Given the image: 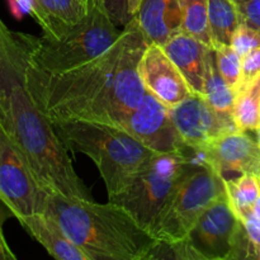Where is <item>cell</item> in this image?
<instances>
[{
  "label": "cell",
  "instance_id": "6da1fadb",
  "mask_svg": "<svg viewBox=\"0 0 260 260\" xmlns=\"http://www.w3.org/2000/svg\"><path fill=\"white\" fill-rule=\"evenodd\" d=\"M22 37L25 86L52 123L89 121L122 128L146 91L139 63L150 42L136 17L124 25L121 37L108 51L65 73H45L30 65L25 33Z\"/></svg>",
  "mask_w": 260,
  "mask_h": 260
},
{
  "label": "cell",
  "instance_id": "7a4b0ae2",
  "mask_svg": "<svg viewBox=\"0 0 260 260\" xmlns=\"http://www.w3.org/2000/svg\"><path fill=\"white\" fill-rule=\"evenodd\" d=\"M5 32L8 68L0 124L27 160L43 190L66 198L91 200L89 189L74 170L68 149L55 126L28 93L22 32L9 28Z\"/></svg>",
  "mask_w": 260,
  "mask_h": 260
},
{
  "label": "cell",
  "instance_id": "3957f363",
  "mask_svg": "<svg viewBox=\"0 0 260 260\" xmlns=\"http://www.w3.org/2000/svg\"><path fill=\"white\" fill-rule=\"evenodd\" d=\"M90 260H146L156 239L113 202L48 193L46 211Z\"/></svg>",
  "mask_w": 260,
  "mask_h": 260
},
{
  "label": "cell",
  "instance_id": "277c9868",
  "mask_svg": "<svg viewBox=\"0 0 260 260\" xmlns=\"http://www.w3.org/2000/svg\"><path fill=\"white\" fill-rule=\"evenodd\" d=\"M53 126L66 149L93 160L106 184L108 198L123 192L140 168L156 154L126 129L112 124L66 121Z\"/></svg>",
  "mask_w": 260,
  "mask_h": 260
},
{
  "label": "cell",
  "instance_id": "5b68a950",
  "mask_svg": "<svg viewBox=\"0 0 260 260\" xmlns=\"http://www.w3.org/2000/svg\"><path fill=\"white\" fill-rule=\"evenodd\" d=\"M117 27L106 10L90 0L85 18L56 40L25 33L28 61L45 73H65L108 51L121 37L123 28Z\"/></svg>",
  "mask_w": 260,
  "mask_h": 260
},
{
  "label": "cell",
  "instance_id": "8992f818",
  "mask_svg": "<svg viewBox=\"0 0 260 260\" xmlns=\"http://www.w3.org/2000/svg\"><path fill=\"white\" fill-rule=\"evenodd\" d=\"M192 170L180 150L156 152L140 168L123 192L109 198V202L123 207L151 234L160 211Z\"/></svg>",
  "mask_w": 260,
  "mask_h": 260
},
{
  "label": "cell",
  "instance_id": "52a82bcc",
  "mask_svg": "<svg viewBox=\"0 0 260 260\" xmlns=\"http://www.w3.org/2000/svg\"><path fill=\"white\" fill-rule=\"evenodd\" d=\"M223 196L225 183L218 173L212 169L192 170L160 211L151 235L161 241L183 240L203 212Z\"/></svg>",
  "mask_w": 260,
  "mask_h": 260
},
{
  "label": "cell",
  "instance_id": "ba28073f",
  "mask_svg": "<svg viewBox=\"0 0 260 260\" xmlns=\"http://www.w3.org/2000/svg\"><path fill=\"white\" fill-rule=\"evenodd\" d=\"M48 193L0 124V201L18 221L46 211Z\"/></svg>",
  "mask_w": 260,
  "mask_h": 260
},
{
  "label": "cell",
  "instance_id": "9c48e42d",
  "mask_svg": "<svg viewBox=\"0 0 260 260\" xmlns=\"http://www.w3.org/2000/svg\"><path fill=\"white\" fill-rule=\"evenodd\" d=\"M241 229L243 223L223 196L203 212L185 239L201 260H230Z\"/></svg>",
  "mask_w": 260,
  "mask_h": 260
},
{
  "label": "cell",
  "instance_id": "30bf717a",
  "mask_svg": "<svg viewBox=\"0 0 260 260\" xmlns=\"http://www.w3.org/2000/svg\"><path fill=\"white\" fill-rule=\"evenodd\" d=\"M122 128L155 152L179 151L184 146L179 132L173 123L169 107L149 90L145 91Z\"/></svg>",
  "mask_w": 260,
  "mask_h": 260
},
{
  "label": "cell",
  "instance_id": "8fae6325",
  "mask_svg": "<svg viewBox=\"0 0 260 260\" xmlns=\"http://www.w3.org/2000/svg\"><path fill=\"white\" fill-rule=\"evenodd\" d=\"M169 111L183 142L190 146H206L221 135L240 131L221 118L201 94L192 93Z\"/></svg>",
  "mask_w": 260,
  "mask_h": 260
},
{
  "label": "cell",
  "instance_id": "7c38bea8",
  "mask_svg": "<svg viewBox=\"0 0 260 260\" xmlns=\"http://www.w3.org/2000/svg\"><path fill=\"white\" fill-rule=\"evenodd\" d=\"M139 73L146 90L169 108L193 93L179 69L157 43H149L145 48L139 63Z\"/></svg>",
  "mask_w": 260,
  "mask_h": 260
},
{
  "label": "cell",
  "instance_id": "4fadbf2b",
  "mask_svg": "<svg viewBox=\"0 0 260 260\" xmlns=\"http://www.w3.org/2000/svg\"><path fill=\"white\" fill-rule=\"evenodd\" d=\"M212 169L223 179L231 175L260 174V147L244 131L229 132L206 145Z\"/></svg>",
  "mask_w": 260,
  "mask_h": 260
},
{
  "label": "cell",
  "instance_id": "5bb4252c",
  "mask_svg": "<svg viewBox=\"0 0 260 260\" xmlns=\"http://www.w3.org/2000/svg\"><path fill=\"white\" fill-rule=\"evenodd\" d=\"M161 47L183 74L190 90L203 95L208 56L212 47L184 30L172 36Z\"/></svg>",
  "mask_w": 260,
  "mask_h": 260
},
{
  "label": "cell",
  "instance_id": "9a60e30c",
  "mask_svg": "<svg viewBox=\"0 0 260 260\" xmlns=\"http://www.w3.org/2000/svg\"><path fill=\"white\" fill-rule=\"evenodd\" d=\"M135 17L150 43L162 46L182 30L179 0H141Z\"/></svg>",
  "mask_w": 260,
  "mask_h": 260
},
{
  "label": "cell",
  "instance_id": "2e32d148",
  "mask_svg": "<svg viewBox=\"0 0 260 260\" xmlns=\"http://www.w3.org/2000/svg\"><path fill=\"white\" fill-rule=\"evenodd\" d=\"M19 222L53 258L58 260H90L88 254L66 235L56 218L47 212L36 213Z\"/></svg>",
  "mask_w": 260,
  "mask_h": 260
},
{
  "label": "cell",
  "instance_id": "e0dca14e",
  "mask_svg": "<svg viewBox=\"0 0 260 260\" xmlns=\"http://www.w3.org/2000/svg\"><path fill=\"white\" fill-rule=\"evenodd\" d=\"M42 10L43 37L56 40L88 14L90 0H38Z\"/></svg>",
  "mask_w": 260,
  "mask_h": 260
},
{
  "label": "cell",
  "instance_id": "ac0fdd59",
  "mask_svg": "<svg viewBox=\"0 0 260 260\" xmlns=\"http://www.w3.org/2000/svg\"><path fill=\"white\" fill-rule=\"evenodd\" d=\"M203 96L210 103V106L217 112L221 118L235 124V121H234V104H235L236 93L229 86V84L226 83L225 79L222 78V75L218 71L213 48L211 51L210 56H208Z\"/></svg>",
  "mask_w": 260,
  "mask_h": 260
},
{
  "label": "cell",
  "instance_id": "d6986e66",
  "mask_svg": "<svg viewBox=\"0 0 260 260\" xmlns=\"http://www.w3.org/2000/svg\"><path fill=\"white\" fill-rule=\"evenodd\" d=\"M240 23L234 0H208V30L212 47L230 45L231 37Z\"/></svg>",
  "mask_w": 260,
  "mask_h": 260
},
{
  "label": "cell",
  "instance_id": "ffe728a7",
  "mask_svg": "<svg viewBox=\"0 0 260 260\" xmlns=\"http://www.w3.org/2000/svg\"><path fill=\"white\" fill-rule=\"evenodd\" d=\"M234 121L240 131L260 128V76L236 94Z\"/></svg>",
  "mask_w": 260,
  "mask_h": 260
},
{
  "label": "cell",
  "instance_id": "44dd1931",
  "mask_svg": "<svg viewBox=\"0 0 260 260\" xmlns=\"http://www.w3.org/2000/svg\"><path fill=\"white\" fill-rule=\"evenodd\" d=\"M223 183L226 198L238 218L250 212L260 196L258 175L241 174L235 178L223 179Z\"/></svg>",
  "mask_w": 260,
  "mask_h": 260
},
{
  "label": "cell",
  "instance_id": "7402d4cb",
  "mask_svg": "<svg viewBox=\"0 0 260 260\" xmlns=\"http://www.w3.org/2000/svg\"><path fill=\"white\" fill-rule=\"evenodd\" d=\"M182 30L212 47L208 30V0H179Z\"/></svg>",
  "mask_w": 260,
  "mask_h": 260
},
{
  "label": "cell",
  "instance_id": "603a6c76",
  "mask_svg": "<svg viewBox=\"0 0 260 260\" xmlns=\"http://www.w3.org/2000/svg\"><path fill=\"white\" fill-rule=\"evenodd\" d=\"M215 50L216 65L218 71L231 89L238 93L241 85V56L230 45H220L212 47Z\"/></svg>",
  "mask_w": 260,
  "mask_h": 260
},
{
  "label": "cell",
  "instance_id": "cb8c5ba5",
  "mask_svg": "<svg viewBox=\"0 0 260 260\" xmlns=\"http://www.w3.org/2000/svg\"><path fill=\"white\" fill-rule=\"evenodd\" d=\"M201 260L189 245L187 239L179 241H161L157 240L154 248L147 254L146 260Z\"/></svg>",
  "mask_w": 260,
  "mask_h": 260
},
{
  "label": "cell",
  "instance_id": "d4e9b609",
  "mask_svg": "<svg viewBox=\"0 0 260 260\" xmlns=\"http://www.w3.org/2000/svg\"><path fill=\"white\" fill-rule=\"evenodd\" d=\"M230 46L241 57H244L249 52L260 47V33L240 23L231 37Z\"/></svg>",
  "mask_w": 260,
  "mask_h": 260
},
{
  "label": "cell",
  "instance_id": "484cf974",
  "mask_svg": "<svg viewBox=\"0 0 260 260\" xmlns=\"http://www.w3.org/2000/svg\"><path fill=\"white\" fill-rule=\"evenodd\" d=\"M94 2L98 3L106 10L109 18L117 25L124 27L132 20L128 12V0H94Z\"/></svg>",
  "mask_w": 260,
  "mask_h": 260
},
{
  "label": "cell",
  "instance_id": "4316f807",
  "mask_svg": "<svg viewBox=\"0 0 260 260\" xmlns=\"http://www.w3.org/2000/svg\"><path fill=\"white\" fill-rule=\"evenodd\" d=\"M241 69L243 73H241L240 89H243L260 76V47L255 48L241 58Z\"/></svg>",
  "mask_w": 260,
  "mask_h": 260
},
{
  "label": "cell",
  "instance_id": "83f0119b",
  "mask_svg": "<svg viewBox=\"0 0 260 260\" xmlns=\"http://www.w3.org/2000/svg\"><path fill=\"white\" fill-rule=\"evenodd\" d=\"M240 22L260 33V0H241L236 3Z\"/></svg>",
  "mask_w": 260,
  "mask_h": 260
},
{
  "label": "cell",
  "instance_id": "f1b7e54d",
  "mask_svg": "<svg viewBox=\"0 0 260 260\" xmlns=\"http://www.w3.org/2000/svg\"><path fill=\"white\" fill-rule=\"evenodd\" d=\"M10 8L15 18L20 19L23 15L29 14L38 24L42 22V10L38 0H9Z\"/></svg>",
  "mask_w": 260,
  "mask_h": 260
},
{
  "label": "cell",
  "instance_id": "f546056e",
  "mask_svg": "<svg viewBox=\"0 0 260 260\" xmlns=\"http://www.w3.org/2000/svg\"><path fill=\"white\" fill-rule=\"evenodd\" d=\"M5 28H7V25L0 19V108L4 103L5 84H7L8 52L7 43H5Z\"/></svg>",
  "mask_w": 260,
  "mask_h": 260
},
{
  "label": "cell",
  "instance_id": "4dcf8cb0",
  "mask_svg": "<svg viewBox=\"0 0 260 260\" xmlns=\"http://www.w3.org/2000/svg\"><path fill=\"white\" fill-rule=\"evenodd\" d=\"M239 220L243 223L251 243L255 244V245H260V220L258 217H255L253 210L250 212L245 213V215L240 216Z\"/></svg>",
  "mask_w": 260,
  "mask_h": 260
},
{
  "label": "cell",
  "instance_id": "1f68e13d",
  "mask_svg": "<svg viewBox=\"0 0 260 260\" xmlns=\"http://www.w3.org/2000/svg\"><path fill=\"white\" fill-rule=\"evenodd\" d=\"M17 256L13 254L10 250L9 245H8L7 240L3 234V222H0V260H15Z\"/></svg>",
  "mask_w": 260,
  "mask_h": 260
},
{
  "label": "cell",
  "instance_id": "d6a6232c",
  "mask_svg": "<svg viewBox=\"0 0 260 260\" xmlns=\"http://www.w3.org/2000/svg\"><path fill=\"white\" fill-rule=\"evenodd\" d=\"M140 3H141V0H128V12L132 18L136 15L137 10H139V7H140Z\"/></svg>",
  "mask_w": 260,
  "mask_h": 260
},
{
  "label": "cell",
  "instance_id": "836d02e7",
  "mask_svg": "<svg viewBox=\"0 0 260 260\" xmlns=\"http://www.w3.org/2000/svg\"><path fill=\"white\" fill-rule=\"evenodd\" d=\"M250 259L260 260V245H255V244H253V250H251Z\"/></svg>",
  "mask_w": 260,
  "mask_h": 260
},
{
  "label": "cell",
  "instance_id": "e575fe53",
  "mask_svg": "<svg viewBox=\"0 0 260 260\" xmlns=\"http://www.w3.org/2000/svg\"><path fill=\"white\" fill-rule=\"evenodd\" d=\"M253 213L255 215V217H258L260 220V196L258 197V200L255 201V203H254Z\"/></svg>",
  "mask_w": 260,
  "mask_h": 260
},
{
  "label": "cell",
  "instance_id": "d590c367",
  "mask_svg": "<svg viewBox=\"0 0 260 260\" xmlns=\"http://www.w3.org/2000/svg\"><path fill=\"white\" fill-rule=\"evenodd\" d=\"M0 202H2V201H0ZM9 215H12V212H10L8 208L7 210H2V208H0V222H4L5 218H7Z\"/></svg>",
  "mask_w": 260,
  "mask_h": 260
},
{
  "label": "cell",
  "instance_id": "8d00e7d4",
  "mask_svg": "<svg viewBox=\"0 0 260 260\" xmlns=\"http://www.w3.org/2000/svg\"><path fill=\"white\" fill-rule=\"evenodd\" d=\"M256 132H258V145H259V147H260V128Z\"/></svg>",
  "mask_w": 260,
  "mask_h": 260
},
{
  "label": "cell",
  "instance_id": "74e56055",
  "mask_svg": "<svg viewBox=\"0 0 260 260\" xmlns=\"http://www.w3.org/2000/svg\"><path fill=\"white\" fill-rule=\"evenodd\" d=\"M258 180H259V185H260V174L258 175Z\"/></svg>",
  "mask_w": 260,
  "mask_h": 260
},
{
  "label": "cell",
  "instance_id": "f35d334b",
  "mask_svg": "<svg viewBox=\"0 0 260 260\" xmlns=\"http://www.w3.org/2000/svg\"><path fill=\"white\" fill-rule=\"evenodd\" d=\"M234 2H235V3H239V2H241V0H234Z\"/></svg>",
  "mask_w": 260,
  "mask_h": 260
}]
</instances>
